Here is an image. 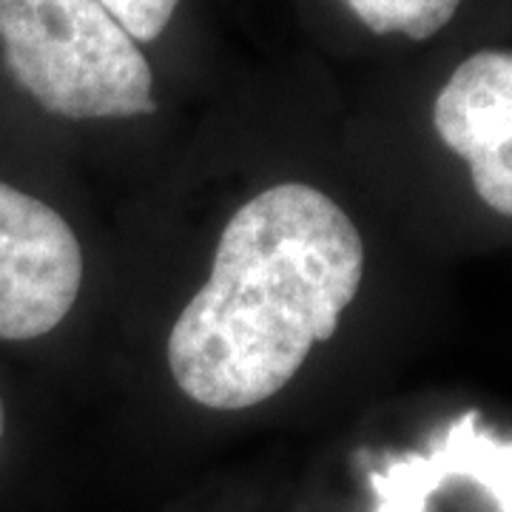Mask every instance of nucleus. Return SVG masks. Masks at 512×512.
Wrapping results in <instances>:
<instances>
[{"label": "nucleus", "instance_id": "39448f33", "mask_svg": "<svg viewBox=\"0 0 512 512\" xmlns=\"http://www.w3.org/2000/svg\"><path fill=\"white\" fill-rule=\"evenodd\" d=\"M453 478L476 481L498 512H512V441L478 430L476 410L458 416L427 453L393 456L370 473L376 512H427L430 498Z\"/></svg>", "mask_w": 512, "mask_h": 512}, {"label": "nucleus", "instance_id": "20e7f679", "mask_svg": "<svg viewBox=\"0 0 512 512\" xmlns=\"http://www.w3.org/2000/svg\"><path fill=\"white\" fill-rule=\"evenodd\" d=\"M433 126L467 160L478 197L512 217V52L467 57L436 97Z\"/></svg>", "mask_w": 512, "mask_h": 512}, {"label": "nucleus", "instance_id": "f257e3e1", "mask_svg": "<svg viewBox=\"0 0 512 512\" xmlns=\"http://www.w3.org/2000/svg\"><path fill=\"white\" fill-rule=\"evenodd\" d=\"M362 276V237L328 194L262 191L225 225L208 282L171 328L174 382L211 410L268 402L336 333Z\"/></svg>", "mask_w": 512, "mask_h": 512}, {"label": "nucleus", "instance_id": "423d86ee", "mask_svg": "<svg viewBox=\"0 0 512 512\" xmlns=\"http://www.w3.org/2000/svg\"><path fill=\"white\" fill-rule=\"evenodd\" d=\"M373 35L427 40L456 18L461 0H342Z\"/></svg>", "mask_w": 512, "mask_h": 512}, {"label": "nucleus", "instance_id": "f03ea898", "mask_svg": "<svg viewBox=\"0 0 512 512\" xmlns=\"http://www.w3.org/2000/svg\"><path fill=\"white\" fill-rule=\"evenodd\" d=\"M0 49L49 114L123 120L157 109L148 57L97 0H0Z\"/></svg>", "mask_w": 512, "mask_h": 512}, {"label": "nucleus", "instance_id": "6e6552de", "mask_svg": "<svg viewBox=\"0 0 512 512\" xmlns=\"http://www.w3.org/2000/svg\"><path fill=\"white\" fill-rule=\"evenodd\" d=\"M3 427H6V416H3V402H0V439H3Z\"/></svg>", "mask_w": 512, "mask_h": 512}, {"label": "nucleus", "instance_id": "0eeeda50", "mask_svg": "<svg viewBox=\"0 0 512 512\" xmlns=\"http://www.w3.org/2000/svg\"><path fill=\"white\" fill-rule=\"evenodd\" d=\"M137 43H154L168 29L183 0H97Z\"/></svg>", "mask_w": 512, "mask_h": 512}, {"label": "nucleus", "instance_id": "7ed1b4c3", "mask_svg": "<svg viewBox=\"0 0 512 512\" xmlns=\"http://www.w3.org/2000/svg\"><path fill=\"white\" fill-rule=\"evenodd\" d=\"M83 285V251L52 205L0 183V339L46 336Z\"/></svg>", "mask_w": 512, "mask_h": 512}]
</instances>
